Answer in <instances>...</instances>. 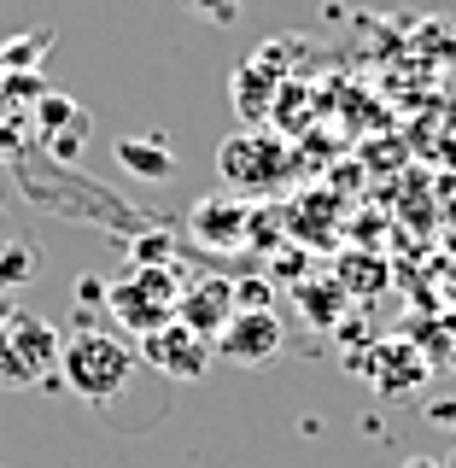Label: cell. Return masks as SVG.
<instances>
[{
	"mask_svg": "<svg viewBox=\"0 0 456 468\" xmlns=\"http://www.w3.org/2000/svg\"><path fill=\"white\" fill-rule=\"evenodd\" d=\"M58 375L82 404H111L135 380V351L106 328H77L70 340H58Z\"/></svg>",
	"mask_w": 456,
	"mask_h": 468,
	"instance_id": "1",
	"label": "cell"
},
{
	"mask_svg": "<svg viewBox=\"0 0 456 468\" xmlns=\"http://www.w3.org/2000/svg\"><path fill=\"white\" fill-rule=\"evenodd\" d=\"M175 304H182V275L170 263H135L123 282H106V311L129 334H153L175 322Z\"/></svg>",
	"mask_w": 456,
	"mask_h": 468,
	"instance_id": "2",
	"label": "cell"
},
{
	"mask_svg": "<svg viewBox=\"0 0 456 468\" xmlns=\"http://www.w3.org/2000/svg\"><path fill=\"white\" fill-rule=\"evenodd\" d=\"M53 369H58V334L41 316L12 311L0 322V387L6 392L41 387V380H53Z\"/></svg>",
	"mask_w": 456,
	"mask_h": 468,
	"instance_id": "3",
	"label": "cell"
},
{
	"mask_svg": "<svg viewBox=\"0 0 456 468\" xmlns=\"http://www.w3.org/2000/svg\"><path fill=\"white\" fill-rule=\"evenodd\" d=\"M217 170H223L228 187H281L287 146L270 135H228L223 153H217Z\"/></svg>",
	"mask_w": 456,
	"mask_h": 468,
	"instance_id": "4",
	"label": "cell"
},
{
	"mask_svg": "<svg viewBox=\"0 0 456 468\" xmlns=\"http://www.w3.org/2000/svg\"><path fill=\"white\" fill-rule=\"evenodd\" d=\"M246 223H252V205L240 194H211L187 211V234H194V246H205V252H240Z\"/></svg>",
	"mask_w": 456,
	"mask_h": 468,
	"instance_id": "5",
	"label": "cell"
},
{
	"mask_svg": "<svg viewBox=\"0 0 456 468\" xmlns=\"http://www.w3.org/2000/svg\"><path fill=\"white\" fill-rule=\"evenodd\" d=\"M275 351H281V322L275 311H234L223 328H217V357L228 363H246V369H258V363H270Z\"/></svg>",
	"mask_w": 456,
	"mask_h": 468,
	"instance_id": "6",
	"label": "cell"
},
{
	"mask_svg": "<svg viewBox=\"0 0 456 468\" xmlns=\"http://www.w3.org/2000/svg\"><path fill=\"white\" fill-rule=\"evenodd\" d=\"M141 351H146V357H153L164 375H175V380H199L205 363H211V340H205V334H194L187 322H164V328L141 334Z\"/></svg>",
	"mask_w": 456,
	"mask_h": 468,
	"instance_id": "7",
	"label": "cell"
},
{
	"mask_svg": "<svg viewBox=\"0 0 456 468\" xmlns=\"http://www.w3.org/2000/svg\"><path fill=\"white\" fill-rule=\"evenodd\" d=\"M240 311L234 304V282L228 275H211V282H194V287H182V304H175V322H187L194 334H205L211 340L223 322Z\"/></svg>",
	"mask_w": 456,
	"mask_h": 468,
	"instance_id": "8",
	"label": "cell"
},
{
	"mask_svg": "<svg viewBox=\"0 0 456 468\" xmlns=\"http://www.w3.org/2000/svg\"><path fill=\"white\" fill-rule=\"evenodd\" d=\"M111 158L129 176H141V182H170V176H175V153L158 135H117L111 141Z\"/></svg>",
	"mask_w": 456,
	"mask_h": 468,
	"instance_id": "9",
	"label": "cell"
},
{
	"mask_svg": "<svg viewBox=\"0 0 456 468\" xmlns=\"http://www.w3.org/2000/svg\"><path fill=\"white\" fill-rule=\"evenodd\" d=\"M292 304H299L316 328H334L340 311H345V287L340 282H299V287H292Z\"/></svg>",
	"mask_w": 456,
	"mask_h": 468,
	"instance_id": "10",
	"label": "cell"
},
{
	"mask_svg": "<svg viewBox=\"0 0 456 468\" xmlns=\"http://www.w3.org/2000/svg\"><path fill=\"white\" fill-rule=\"evenodd\" d=\"M36 252H29V246H6V252H0V292H12L18 282H29V275H36Z\"/></svg>",
	"mask_w": 456,
	"mask_h": 468,
	"instance_id": "11",
	"label": "cell"
},
{
	"mask_svg": "<svg viewBox=\"0 0 456 468\" xmlns=\"http://www.w3.org/2000/svg\"><path fill=\"white\" fill-rule=\"evenodd\" d=\"M170 252H175V246H170V234H158V229H146L141 240L129 246V258H135V263H170Z\"/></svg>",
	"mask_w": 456,
	"mask_h": 468,
	"instance_id": "12",
	"label": "cell"
},
{
	"mask_svg": "<svg viewBox=\"0 0 456 468\" xmlns=\"http://www.w3.org/2000/svg\"><path fill=\"white\" fill-rule=\"evenodd\" d=\"M194 18H211V24H234L240 18V0H187Z\"/></svg>",
	"mask_w": 456,
	"mask_h": 468,
	"instance_id": "13",
	"label": "cell"
},
{
	"mask_svg": "<svg viewBox=\"0 0 456 468\" xmlns=\"http://www.w3.org/2000/svg\"><path fill=\"white\" fill-rule=\"evenodd\" d=\"M234 88H252V70H240ZM258 88H270V77H258ZM240 112L246 117H263V112H270V94H240Z\"/></svg>",
	"mask_w": 456,
	"mask_h": 468,
	"instance_id": "14",
	"label": "cell"
},
{
	"mask_svg": "<svg viewBox=\"0 0 456 468\" xmlns=\"http://www.w3.org/2000/svg\"><path fill=\"white\" fill-rule=\"evenodd\" d=\"M77 299H82V304H106V282H100V275H82Z\"/></svg>",
	"mask_w": 456,
	"mask_h": 468,
	"instance_id": "15",
	"label": "cell"
},
{
	"mask_svg": "<svg viewBox=\"0 0 456 468\" xmlns=\"http://www.w3.org/2000/svg\"><path fill=\"white\" fill-rule=\"evenodd\" d=\"M404 468H445V463H433V457H409Z\"/></svg>",
	"mask_w": 456,
	"mask_h": 468,
	"instance_id": "16",
	"label": "cell"
},
{
	"mask_svg": "<svg viewBox=\"0 0 456 468\" xmlns=\"http://www.w3.org/2000/svg\"><path fill=\"white\" fill-rule=\"evenodd\" d=\"M6 316H12V311H6V292H0V322H6Z\"/></svg>",
	"mask_w": 456,
	"mask_h": 468,
	"instance_id": "17",
	"label": "cell"
},
{
	"mask_svg": "<svg viewBox=\"0 0 456 468\" xmlns=\"http://www.w3.org/2000/svg\"><path fill=\"white\" fill-rule=\"evenodd\" d=\"M445 468H456V451H451V463H445Z\"/></svg>",
	"mask_w": 456,
	"mask_h": 468,
	"instance_id": "18",
	"label": "cell"
}]
</instances>
